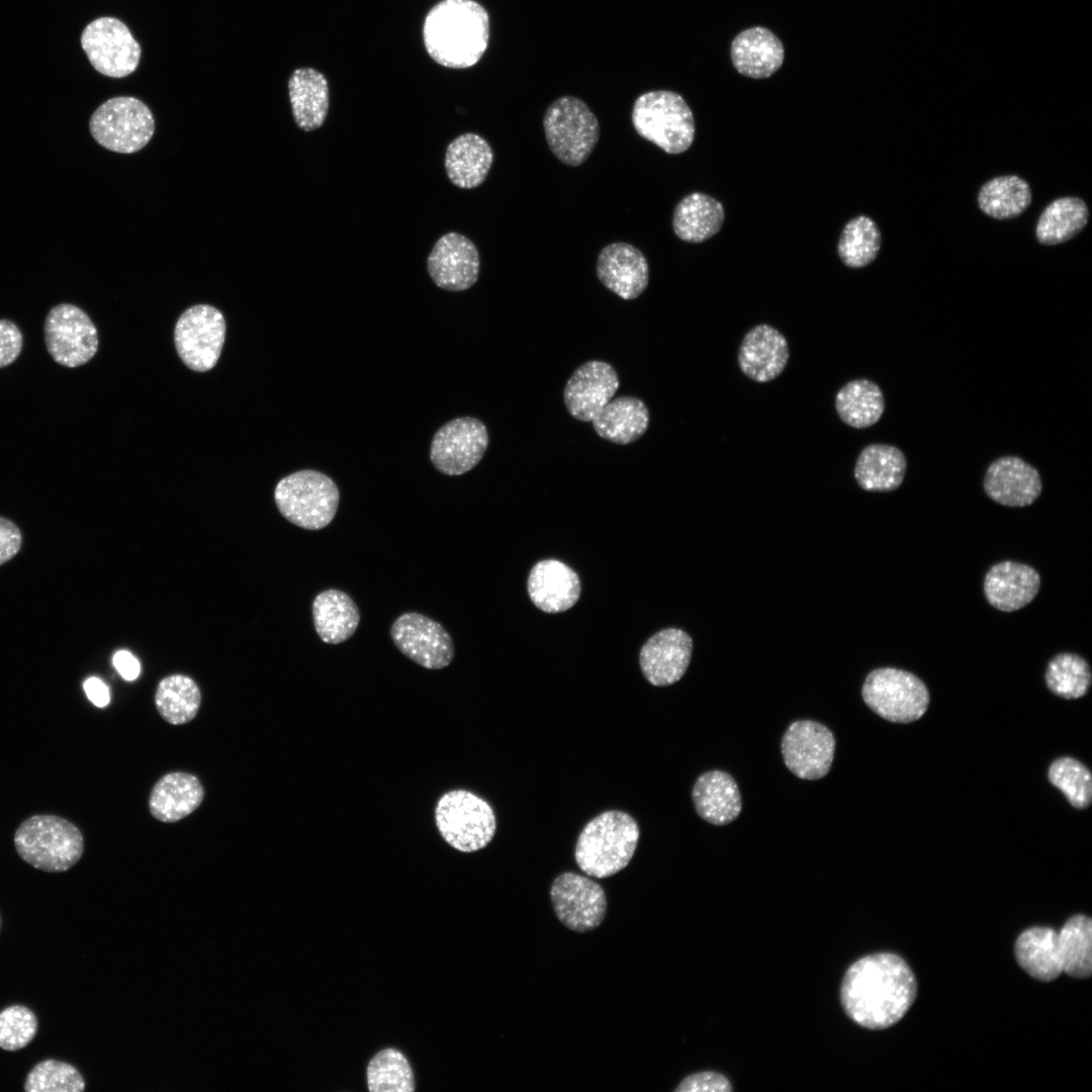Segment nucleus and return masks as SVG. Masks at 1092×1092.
<instances>
[{"instance_id":"obj_4","label":"nucleus","mask_w":1092,"mask_h":1092,"mask_svg":"<svg viewBox=\"0 0 1092 1092\" xmlns=\"http://www.w3.org/2000/svg\"><path fill=\"white\" fill-rule=\"evenodd\" d=\"M19 856L33 868L50 873L66 872L84 851L79 828L55 815H34L20 824L14 834Z\"/></svg>"},{"instance_id":"obj_38","label":"nucleus","mask_w":1092,"mask_h":1092,"mask_svg":"<svg viewBox=\"0 0 1092 1092\" xmlns=\"http://www.w3.org/2000/svg\"><path fill=\"white\" fill-rule=\"evenodd\" d=\"M1032 193L1029 184L1016 175H1006L987 181L978 193L980 209L996 219H1010L1020 215L1030 205Z\"/></svg>"},{"instance_id":"obj_8","label":"nucleus","mask_w":1092,"mask_h":1092,"mask_svg":"<svg viewBox=\"0 0 1092 1092\" xmlns=\"http://www.w3.org/2000/svg\"><path fill=\"white\" fill-rule=\"evenodd\" d=\"M543 128L552 154L567 166H579L594 151L600 124L587 104L574 96H561L546 109Z\"/></svg>"},{"instance_id":"obj_43","label":"nucleus","mask_w":1092,"mask_h":1092,"mask_svg":"<svg viewBox=\"0 0 1092 1092\" xmlns=\"http://www.w3.org/2000/svg\"><path fill=\"white\" fill-rule=\"evenodd\" d=\"M367 1085L371 1092H412L415 1080L406 1058L397 1050L377 1053L367 1067Z\"/></svg>"},{"instance_id":"obj_25","label":"nucleus","mask_w":1092,"mask_h":1092,"mask_svg":"<svg viewBox=\"0 0 1092 1092\" xmlns=\"http://www.w3.org/2000/svg\"><path fill=\"white\" fill-rule=\"evenodd\" d=\"M527 588L538 609L555 614L576 604L581 586L578 575L569 566L556 559H545L531 569Z\"/></svg>"},{"instance_id":"obj_16","label":"nucleus","mask_w":1092,"mask_h":1092,"mask_svg":"<svg viewBox=\"0 0 1092 1092\" xmlns=\"http://www.w3.org/2000/svg\"><path fill=\"white\" fill-rule=\"evenodd\" d=\"M786 766L803 780L825 777L834 757L833 733L813 720H798L786 730L781 743Z\"/></svg>"},{"instance_id":"obj_26","label":"nucleus","mask_w":1092,"mask_h":1092,"mask_svg":"<svg viewBox=\"0 0 1092 1092\" xmlns=\"http://www.w3.org/2000/svg\"><path fill=\"white\" fill-rule=\"evenodd\" d=\"M731 61L743 76L770 77L783 65L785 51L780 38L768 28L754 26L738 33L731 43Z\"/></svg>"},{"instance_id":"obj_17","label":"nucleus","mask_w":1092,"mask_h":1092,"mask_svg":"<svg viewBox=\"0 0 1092 1092\" xmlns=\"http://www.w3.org/2000/svg\"><path fill=\"white\" fill-rule=\"evenodd\" d=\"M390 636L402 654L425 668L441 669L453 660L451 636L440 623L425 615H400L391 626Z\"/></svg>"},{"instance_id":"obj_40","label":"nucleus","mask_w":1092,"mask_h":1092,"mask_svg":"<svg viewBox=\"0 0 1092 1092\" xmlns=\"http://www.w3.org/2000/svg\"><path fill=\"white\" fill-rule=\"evenodd\" d=\"M1063 972L1085 979L1092 972V921L1088 916L1071 917L1058 932Z\"/></svg>"},{"instance_id":"obj_50","label":"nucleus","mask_w":1092,"mask_h":1092,"mask_svg":"<svg viewBox=\"0 0 1092 1092\" xmlns=\"http://www.w3.org/2000/svg\"><path fill=\"white\" fill-rule=\"evenodd\" d=\"M117 672L125 680H134L141 671L139 660L127 650L117 651L112 658Z\"/></svg>"},{"instance_id":"obj_15","label":"nucleus","mask_w":1092,"mask_h":1092,"mask_svg":"<svg viewBox=\"0 0 1092 1092\" xmlns=\"http://www.w3.org/2000/svg\"><path fill=\"white\" fill-rule=\"evenodd\" d=\"M550 898L560 922L576 932L596 929L606 916L607 898L603 888L576 873L557 876L551 885Z\"/></svg>"},{"instance_id":"obj_13","label":"nucleus","mask_w":1092,"mask_h":1092,"mask_svg":"<svg viewBox=\"0 0 1092 1092\" xmlns=\"http://www.w3.org/2000/svg\"><path fill=\"white\" fill-rule=\"evenodd\" d=\"M225 338L222 313L208 304L186 309L178 318L174 342L182 362L191 370L205 372L217 363Z\"/></svg>"},{"instance_id":"obj_33","label":"nucleus","mask_w":1092,"mask_h":1092,"mask_svg":"<svg viewBox=\"0 0 1092 1092\" xmlns=\"http://www.w3.org/2000/svg\"><path fill=\"white\" fill-rule=\"evenodd\" d=\"M724 219L725 210L720 201L708 194L693 192L676 204L672 229L685 242L702 243L721 230Z\"/></svg>"},{"instance_id":"obj_7","label":"nucleus","mask_w":1092,"mask_h":1092,"mask_svg":"<svg viewBox=\"0 0 1092 1092\" xmlns=\"http://www.w3.org/2000/svg\"><path fill=\"white\" fill-rule=\"evenodd\" d=\"M435 822L442 838L461 852L484 848L496 829L491 806L474 793L461 789L449 791L439 798Z\"/></svg>"},{"instance_id":"obj_24","label":"nucleus","mask_w":1092,"mask_h":1092,"mask_svg":"<svg viewBox=\"0 0 1092 1092\" xmlns=\"http://www.w3.org/2000/svg\"><path fill=\"white\" fill-rule=\"evenodd\" d=\"M1040 576L1031 566L1004 560L992 565L984 577L987 602L1002 612H1015L1027 606L1037 595Z\"/></svg>"},{"instance_id":"obj_21","label":"nucleus","mask_w":1092,"mask_h":1092,"mask_svg":"<svg viewBox=\"0 0 1092 1092\" xmlns=\"http://www.w3.org/2000/svg\"><path fill=\"white\" fill-rule=\"evenodd\" d=\"M693 652L690 635L676 628H666L651 636L640 650V667L653 686L665 687L678 681L686 673Z\"/></svg>"},{"instance_id":"obj_29","label":"nucleus","mask_w":1092,"mask_h":1092,"mask_svg":"<svg viewBox=\"0 0 1092 1092\" xmlns=\"http://www.w3.org/2000/svg\"><path fill=\"white\" fill-rule=\"evenodd\" d=\"M493 162L488 142L473 132L458 135L447 147L445 170L449 180L462 189L481 185Z\"/></svg>"},{"instance_id":"obj_19","label":"nucleus","mask_w":1092,"mask_h":1092,"mask_svg":"<svg viewBox=\"0 0 1092 1092\" xmlns=\"http://www.w3.org/2000/svg\"><path fill=\"white\" fill-rule=\"evenodd\" d=\"M619 384L618 374L611 364L600 360L587 361L574 370L565 384V407L574 419L592 422L613 398Z\"/></svg>"},{"instance_id":"obj_6","label":"nucleus","mask_w":1092,"mask_h":1092,"mask_svg":"<svg viewBox=\"0 0 1092 1092\" xmlns=\"http://www.w3.org/2000/svg\"><path fill=\"white\" fill-rule=\"evenodd\" d=\"M274 498L280 514L290 523L306 530H320L333 521L340 492L328 475L303 469L280 479Z\"/></svg>"},{"instance_id":"obj_30","label":"nucleus","mask_w":1092,"mask_h":1092,"mask_svg":"<svg viewBox=\"0 0 1092 1092\" xmlns=\"http://www.w3.org/2000/svg\"><path fill=\"white\" fill-rule=\"evenodd\" d=\"M907 468L904 453L889 444H870L855 461L853 475L860 488L874 492H889L903 482Z\"/></svg>"},{"instance_id":"obj_1","label":"nucleus","mask_w":1092,"mask_h":1092,"mask_svg":"<svg viewBox=\"0 0 1092 1092\" xmlns=\"http://www.w3.org/2000/svg\"><path fill=\"white\" fill-rule=\"evenodd\" d=\"M915 977L898 954L878 952L855 961L840 987L841 1005L848 1017L869 1029L897 1023L913 1004Z\"/></svg>"},{"instance_id":"obj_39","label":"nucleus","mask_w":1092,"mask_h":1092,"mask_svg":"<svg viewBox=\"0 0 1092 1092\" xmlns=\"http://www.w3.org/2000/svg\"><path fill=\"white\" fill-rule=\"evenodd\" d=\"M200 704L201 693L197 684L183 674L164 677L155 693L156 708L171 725H183L193 720Z\"/></svg>"},{"instance_id":"obj_11","label":"nucleus","mask_w":1092,"mask_h":1092,"mask_svg":"<svg viewBox=\"0 0 1092 1092\" xmlns=\"http://www.w3.org/2000/svg\"><path fill=\"white\" fill-rule=\"evenodd\" d=\"M80 39L88 61L104 76L123 78L139 66L141 46L118 18L101 16L94 19L85 26Z\"/></svg>"},{"instance_id":"obj_28","label":"nucleus","mask_w":1092,"mask_h":1092,"mask_svg":"<svg viewBox=\"0 0 1092 1092\" xmlns=\"http://www.w3.org/2000/svg\"><path fill=\"white\" fill-rule=\"evenodd\" d=\"M698 815L713 825L734 821L742 809V800L735 780L722 770L701 775L692 790Z\"/></svg>"},{"instance_id":"obj_35","label":"nucleus","mask_w":1092,"mask_h":1092,"mask_svg":"<svg viewBox=\"0 0 1092 1092\" xmlns=\"http://www.w3.org/2000/svg\"><path fill=\"white\" fill-rule=\"evenodd\" d=\"M312 617L318 637L328 644L348 640L356 631L360 613L355 602L339 589L320 593L312 603Z\"/></svg>"},{"instance_id":"obj_22","label":"nucleus","mask_w":1092,"mask_h":1092,"mask_svg":"<svg viewBox=\"0 0 1092 1092\" xmlns=\"http://www.w3.org/2000/svg\"><path fill=\"white\" fill-rule=\"evenodd\" d=\"M596 271L603 285L625 300L637 298L649 281L645 255L625 242L604 247L598 256Z\"/></svg>"},{"instance_id":"obj_31","label":"nucleus","mask_w":1092,"mask_h":1092,"mask_svg":"<svg viewBox=\"0 0 1092 1092\" xmlns=\"http://www.w3.org/2000/svg\"><path fill=\"white\" fill-rule=\"evenodd\" d=\"M289 100L297 126L305 131L321 127L328 115L330 95L326 77L312 68H298L288 81Z\"/></svg>"},{"instance_id":"obj_47","label":"nucleus","mask_w":1092,"mask_h":1092,"mask_svg":"<svg viewBox=\"0 0 1092 1092\" xmlns=\"http://www.w3.org/2000/svg\"><path fill=\"white\" fill-rule=\"evenodd\" d=\"M676 1092H730V1081L722 1074L704 1071L686 1077L675 1088Z\"/></svg>"},{"instance_id":"obj_20","label":"nucleus","mask_w":1092,"mask_h":1092,"mask_svg":"<svg viewBox=\"0 0 1092 1092\" xmlns=\"http://www.w3.org/2000/svg\"><path fill=\"white\" fill-rule=\"evenodd\" d=\"M986 494L995 503L1011 508L1032 505L1040 495L1038 470L1017 456H1002L987 468L983 480Z\"/></svg>"},{"instance_id":"obj_27","label":"nucleus","mask_w":1092,"mask_h":1092,"mask_svg":"<svg viewBox=\"0 0 1092 1092\" xmlns=\"http://www.w3.org/2000/svg\"><path fill=\"white\" fill-rule=\"evenodd\" d=\"M203 798L204 789L197 777L186 771H172L154 785L149 810L155 819L175 823L192 814Z\"/></svg>"},{"instance_id":"obj_44","label":"nucleus","mask_w":1092,"mask_h":1092,"mask_svg":"<svg viewBox=\"0 0 1092 1092\" xmlns=\"http://www.w3.org/2000/svg\"><path fill=\"white\" fill-rule=\"evenodd\" d=\"M1048 778L1074 808L1085 809L1090 806L1092 775L1081 761L1070 756L1059 757L1050 765Z\"/></svg>"},{"instance_id":"obj_32","label":"nucleus","mask_w":1092,"mask_h":1092,"mask_svg":"<svg viewBox=\"0 0 1092 1092\" xmlns=\"http://www.w3.org/2000/svg\"><path fill=\"white\" fill-rule=\"evenodd\" d=\"M595 432L619 445L638 440L649 426V412L643 400L633 396L611 399L592 420Z\"/></svg>"},{"instance_id":"obj_42","label":"nucleus","mask_w":1092,"mask_h":1092,"mask_svg":"<svg viewBox=\"0 0 1092 1092\" xmlns=\"http://www.w3.org/2000/svg\"><path fill=\"white\" fill-rule=\"evenodd\" d=\"M1044 680L1053 694L1068 700L1079 699L1091 687V668L1086 659L1078 654L1059 653L1048 663Z\"/></svg>"},{"instance_id":"obj_41","label":"nucleus","mask_w":1092,"mask_h":1092,"mask_svg":"<svg viewBox=\"0 0 1092 1092\" xmlns=\"http://www.w3.org/2000/svg\"><path fill=\"white\" fill-rule=\"evenodd\" d=\"M881 244L882 235L877 223L869 216L859 215L844 225L837 252L845 266L862 268L875 261Z\"/></svg>"},{"instance_id":"obj_14","label":"nucleus","mask_w":1092,"mask_h":1092,"mask_svg":"<svg viewBox=\"0 0 1092 1092\" xmlns=\"http://www.w3.org/2000/svg\"><path fill=\"white\" fill-rule=\"evenodd\" d=\"M489 442L485 425L472 417L454 419L434 435L430 459L446 475H461L482 459Z\"/></svg>"},{"instance_id":"obj_52","label":"nucleus","mask_w":1092,"mask_h":1092,"mask_svg":"<svg viewBox=\"0 0 1092 1092\" xmlns=\"http://www.w3.org/2000/svg\"><path fill=\"white\" fill-rule=\"evenodd\" d=\"M1 924V923H0Z\"/></svg>"},{"instance_id":"obj_2","label":"nucleus","mask_w":1092,"mask_h":1092,"mask_svg":"<svg viewBox=\"0 0 1092 1092\" xmlns=\"http://www.w3.org/2000/svg\"><path fill=\"white\" fill-rule=\"evenodd\" d=\"M423 38L427 53L439 65L472 67L488 46V13L474 0H442L428 12Z\"/></svg>"},{"instance_id":"obj_36","label":"nucleus","mask_w":1092,"mask_h":1092,"mask_svg":"<svg viewBox=\"0 0 1092 1092\" xmlns=\"http://www.w3.org/2000/svg\"><path fill=\"white\" fill-rule=\"evenodd\" d=\"M834 406L844 424L854 429H866L882 418L885 399L877 383L860 378L848 381L837 391Z\"/></svg>"},{"instance_id":"obj_48","label":"nucleus","mask_w":1092,"mask_h":1092,"mask_svg":"<svg viewBox=\"0 0 1092 1092\" xmlns=\"http://www.w3.org/2000/svg\"><path fill=\"white\" fill-rule=\"evenodd\" d=\"M22 347L23 336L17 325L6 318L0 320V368L12 364Z\"/></svg>"},{"instance_id":"obj_46","label":"nucleus","mask_w":1092,"mask_h":1092,"mask_svg":"<svg viewBox=\"0 0 1092 1092\" xmlns=\"http://www.w3.org/2000/svg\"><path fill=\"white\" fill-rule=\"evenodd\" d=\"M34 1012L24 1005H11L0 1011V1048L15 1052L25 1048L37 1032Z\"/></svg>"},{"instance_id":"obj_12","label":"nucleus","mask_w":1092,"mask_h":1092,"mask_svg":"<svg viewBox=\"0 0 1092 1092\" xmlns=\"http://www.w3.org/2000/svg\"><path fill=\"white\" fill-rule=\"evenodd\" d=\"M44 342L53 360L75 368L89 362L98 350V334L89 315L77 305L60 303L48 312Z\"/></svg>"},{"instance_id":"obj_10","label":"nucleus","mask_w":1092,"mask_h":1092,"mask_svg":"<svg viewBox=\"0 0 1092 1092\" xmlns=\"http://www.w3.org/2000/svg\"><path fill=\"white\" fill-rule=\"evenodd\" d=\"M93 139L120 154L142 150L152 139L155 120L151 109L132 96L112 97L99 105L89 120Z\"/></svg>"},{"instance_id":"obj_34","label":"nucleus","mask_w":1092,"mask_h":1092,"mask_svg":"<svg viewBox=\"0 0 1092 1092\" xmlns=\"http://www.w3.org/2000/svg\"><path fill=\"white\" fill-rule=\"evenodd\" d=\"M1014 950L1018 965L1038 981L1051 982L1063 973L1058 932L1053 928L1035 926L1024 930Z\"/></svg>"},{"instance_id":"obj_23","label":"nucleus","mask_w":1092,"mask_h":1092,"mask_svg":"<svg viewBox=\"0 0 1092 1092\" xmlns=\"http://www.w3.org/2000/svg\"><path fill=\"white\" fill-rule=\"evenodd\" d=\"M789 358L786 337L767 324L756 325L745 334L737 355L741 372L759 383L771 381L781 375Z\"/></svg>"},{"instance_id":"obj_3","label":"nucleus","mask_w":1092,"mask_h":1092,"mask_svg":"<svg viewBox=\"0 0 1092 1092\" xmlns=\"http://www.w3.org/2000/svg\"><path fill=\"white\" fill-rule=\"evenodd\" d=\"M636 820L628 813L610 810L592 819L578 835L574 857L587 876L605 879L631 861L639 841Z\"/></svg>"},{"instance_id":"obj_5","label":"nucleus","mask_w":1092,"mask_h":1092,"mask_svg":"<svg viewBox=\"0 0 1092 1092\" xmlns=\"http://www.w3.org/2000/svg\"><path fill=\"white\" fill-rule=\"evenodd\" d=\"M631 119L636 132L667 154L686 152L696 134L692 109L685 99L670 90H653L639 95Z\"/></svg>"},{"instance_id":"obj_51","label":"nucleus","mask_w":1092,"mask_h":1092,"mask_svg":"<svg viewBox=\"0 0 1092 1092\" xmlns=\"http://www.w3.org/2000/svg\"><path fill=\"white\" fill-rule=\"evenodd\" d=\"M83 687L87 698L96 707L103 708L109 704V690L101 679L97 677H89L85 680Z\"/></svg>"},{"instance_id":"obj_37","label":"nucleus","mask_w":1092,"mask_h":1092,"mask_svg":"<svg viewBox=\"0 0 1092 1092\" xmlns=\"http://www.w3.org/2000/svg\"><path fill=\"white\" fill-rule=\"evenodd\" d=\"M1089 219L1085 201L1076 196H1065L1052 201L1040 213L1035 236L1041 245L1054 246L1075 238L1084 230Z\"/></svg>"},{"instance_id":"obj_49","label":"nucleus","mask_w":1092,"mask_h":1092,"mask_svg":"<svg viewBox=\"0 0 1092 1092\" xmlns=\"http://www.w3.org/2000/svg\"><path fill=\"white\" fill-rule=\"evenodd\" d=\"M22 535L10 520L0 517V565L13 558L20 550Z\"/></svg>"},{"instance_id":"obj_18","label":"nucleus","mask_w":1092,"mask_h":1092,"mask_svg":"<svg viewBox=\"0 0 1092 1092\" xmlns=\"http://www.w3.org/2000/svg\"><path fill=\"white\" fill-rule=\"evenodd\" d=\"M480 259L474 243L451 232L438 239L427 259L433 282L448 291H463L473 286L479 274Z\"/></svg>"},{"instance_id":"obj_9","label":"nucleus","mask_w":1092,"mask_h":1092,"mask_svg":"<svg viewBox=\"0 0 1092 1092\" xmlns=\"http://www.w3.org/2000/svg\"><path fill=\"white\" fill-rule=\"evenodd\" d=\"M861 697L877 715L902 724L921 718L930 700L922 679L910 671L895 667L872 670L863 681Z\"/></svg>"},{"instance_id":"obj_45","label":"nucleus","mask_w":1092,"mask_h":1092,"mask_svg":"<svg viewBox=\"0 0 1092 1092\" xmlns=\"http://www.w3.org/2000/svg\"><path fill=\"white\" fill-rule=\"evenodd\" d=\"M84 1089L85 1080L77 1068L54 1059L37 1063L24 1082L26 1092H82Z\"/></svg>"}]
</instances>
